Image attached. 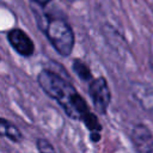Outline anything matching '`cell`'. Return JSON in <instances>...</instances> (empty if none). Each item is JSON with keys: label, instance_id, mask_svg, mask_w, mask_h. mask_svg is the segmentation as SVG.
Listing matches in <instances>:
<instances>
[{"label": "cell", "instance_id": "1", "mask_svg": "<svg viewBox=\"0 0 153 153\" xmlns=\"http://www.w3.org/2000/svg\"><path fill=\"white\" fill-rule=\"evenodd\" d=\"M37 82L44 93L54 99L69 118L81 121L86 126L92 141H99L102 124L68 79L53 69L43 68L37 74Z\"/></svg>", "mask_w": 153, "mask_h": 153}, {"label": "cell", "instance_id": "2", "mask_svg": "<svg viewBox=\"0 0 153 153\" xmlns=\"http://www.w3.org/2000/svg\"><path fill=\"white\" fill-rule=\"evenodd\" d=\"M36 23L39 30L44 33L53 48L63 57L73 53L75 45V35L71 24L57 16H51L45 12L35 10Z\"/></svg>", "mask_w": 153, "mask_h": 153}, {"label": "cell", "instance_id": "3", "mask_svg": "<svg viewBox=\"0 0 153 153\" xmlns=\"http://www.w3.org/2000/svg\"><path fill=\"white\" fill-rule=\"evenodd\" d=\"M87 92L97 114L105 115L108 112V108L111 102V91L108 80L104 76L93 78L88 82Z\"/></svg>", "mask_w": 153, "mask_h": 153}, {"label": "cell", "instance_id": "4", "mask_svg": "<svg viewBox=\"0 0 153 153\" xmlns=\"http://www.w3.org/2000/svg\"><path fill=\"white\" fill-rule=\"evenodd\" d=\"M7 41L16 53L23 57H31L35 53V43L20 27H12L7 32Z\"/></svg>", "mask_w": 153, "mask_h": 153}, {"label": "cell", "instance_id": "5", "mask_svg": "<svg viewBox=\"0 0 153 153\" xmlns=\"http://www.w3.org/2000/svg\"><path fill=\"white\" fill-rule=\"evenodd\" d=\"M0 131L4 137H7L13 142H19L23 140V134L19 128L4 117L0 120Z\"/></svg>", "mask_w": 153, "mask_h": 153}, {"label": "cell", "instance_id": "6", "mask_svg": "<svg viewBox=\"0 0 153 153\" xmlns=\"http://www.w3.org/2000/svg\"><path fill=\"white\" fill-rule=\"evenodd\" d=\"M72 69L81 81L90 82L93 79V75H92L90 67L80 59H74L72 61Z\"/></svg>", "mask_w": 153, "mask_h": 153}, {"label": "cell", "instance_id": "7", "mask_svg": "<svg viewBox=\"0 0 153 153\" xmlns=\"http://www.w3.org/2000/svg\"><path fill=\"white\" fill-rule=\"evenodd\" d=\"M36 146H37V149L39 153H56L53 145L44 139H37Z\"/></svg>", "mask_w": 153, "mask_h": 153}, {"label": "cell", "instance_id": "8", "mask_svg": "<svg viewBox=\"0 0 153 153\" xmlns=\"http://www.w3.org/2000/svg\"><path fill=\"white\" fill-rule=\"evenodd\" d=\"M32 2H35V4H37L38 6H41V7H44V6H47L51 0H31Z\"/></svg>", "mask_w": 153, "mask_h": 153}, {"label": "cell", "instance_id": "9", "mask_svg": "<svg viewBox=\"0 0 153 153\" xmlns=\"http://www.w3.org/2000/svg\"><path fill=\"white\" fill-rule=\"evenodd\" d=\"M151 50H152V55H153V37H152V41H151Z\"/></svg>", "mask_w": 153, "mask_h": 153}, {"label": "cell", "instance_id": "10", "mask_svg": "<svg viewBox=\"0 0 153 153\" xmlns=\"http://www.w3.org/2000/svg\"><path fill=\"white\" fill-rule=\"evenodd\" d=\"M152 68H153V67H152Z\"/></svg>", "mask_w": 153, "mask_h": 153}]
</instances>
